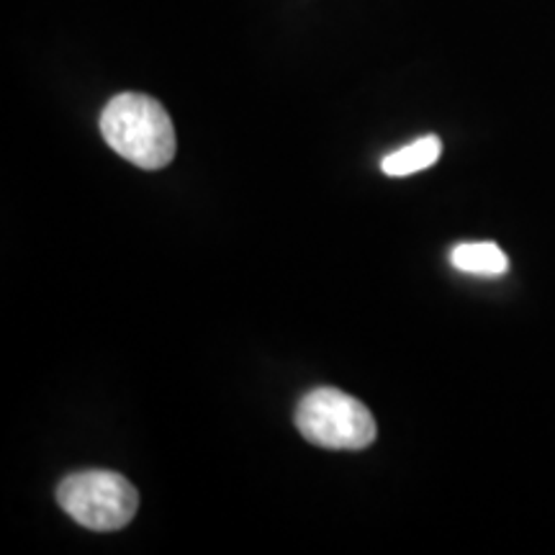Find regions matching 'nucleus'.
Returning a JSON list of instances; mask_svg holds the SVG:
<instances>
[{
    "label": "nucleus",
    "mask_w": 555,
    "mask_h": 555,
    "mask_svg": "<svg viewBox=\"0 0 555 555\" xmlns=\"http://www.w3.org/2000/svg\"><path fill=\"white\" fill-rule=\"evenodd\" d=\"M101 134L116 155L142 170H159L176 157L178 139L163 103L144 93H119L101 114Z\"/></svg>",
    "instance_id": "f257e3e1"
},
{
    "label": "nucleus",
    "mask_w": 555,
    "mask_h": 555,
    "mask_svg": "<svg viewBox=\"0 0 555 555\" xmlns=\"http://www.w3.org/2000/svg\"><path fill=\"white\" fill-rule=\"evenodd\" d=\"M57 502L75 522L93 532L127 527L139 509V494L114 470H82L67 476L57 489Z\"/></svg>",
    "instance_id": "f03ea898"
},
{
    "label": "nucleus",
    "mask_w": 555,
    "mask_h": 555,
    "mask_svg": "<svg viewBox=\"0 0 555 555\" xmlns=\"http://www.w3.org/2000/svg\"><path fill=\"white\" fill-rule=\"evenodd\" d=\"M296 427L311 446L327 450H363L376 440L367 406L337 388H317L298 401Z\"/></svg>",
    "instance_id": "7ed1b4c3"
},
{
    "label": "nucleus",
    "mask_w": 555,
    "mask_h": 555,
    "mask_svg": "<svg viewBox=\"0 0 555 555\" xmlns=\"http://www.w3.org/2000/svg\"><path fill=\"white\" fill-rule=\"evenodd\" d=\"M450 262L461 273L483 278L504 275L509 270V258L494 242H463V245H455L450 249Z\"/></svg>",
    "instance_id": "20e7f679"
},
{
    "label": "nucleus",
    "mask_w": 555,
    "mask_h": 555,
    "mask_svg": "<svg viewBox=\"0 0 555 555\" xmlns=\"http://www.w3.org/2000/svg\"><path fill=\"white\" fill-rule=\"evenodd\" d=\"M440 155H442V142L435 134H427L416 139L412 144H406V147L386 155L384 163H380V168H384L388 178H406L420 170L433 168L437 159H440Z\"/></svg>",
    "instance_id": "39448f33"
}]
</instances>
